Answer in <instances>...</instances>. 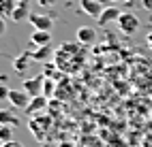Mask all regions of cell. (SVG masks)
I'll list each match as a JSON object with an SVG mask.
<instances>
[{
    "label": "cell",
    "mask_w": 152,
    "mask_h": 147,
    "mask_svg": "<svg viewBox=\"0 0 152 147\" xmlns=\"http://www.w3.org/2000/svg\"><path fill=\"white\" fill-rule=\"evenodd\" d=\"M2 147H24L19 141H9V143H2Z\"/></svg>",
    "instance_id": "cell-19"
},
{
    "label": "cell",
    "mask_w": 152,
    "mask_h": 147,
    "mask_svg": "<svg viewBox=\"0 0 152 147\" xmlns=\"http://www.w3.org/2000/svg\"><path fill=\"white\" fill-rule=\"evenodd\" d=\"M146 45L152 49V32H148V34H146Z\"/></svg>",
    "instance_id": "cell-23"
},
{
    "label": "cell",
    "mask_w": 152,
    "mask_h": 147,
    "mask_svg": "<svg viewBox=\"0 0 152 147\" xmlns=\"http://www.w3.org/2000/svg\"><path fill=\"white\" fill-rule=\"evenodd\" d=\"M43 81H45V75H39V77H32V79H26L22 85V90L30 96V98H34V96H41L43 94Z\"/></svg>",
    "instance_id": "cell-4"
},
{
    "label": "cell",
    "mask_w": 152,
    "mask_h": 147,
    "mask_svg": "<svg viewBox=\"0 0 152 147\" xmlns=\"http://www.w3.org/2000/svg\"><path fill=\"white\" fill-rule=\"evenodd\" d=\"M13 141V126H2L0 124V143Z\"/></svg>",
    "instance_id": "cell-16"
},
{
    "label": "cell",
    "mask_w": 152,
    "mask_h": 147,
    "mask_svg": "<svg viewBox=\"0 0 152 147\" xmlns=\"http://www.w3.org/2000/svg\"><path fill=\"white\" fill-rule=\"evenodd\" d=\"M129 4H135V2H141V0H126Z\"/></svg>",
    "instance_id": "cell-25"
},
{
    "label": "cell",
    "mask_w": 152,
    "mask_h": 147,
    "mask_svg": "<svg viewBox=\"0 0 152 147\" xmlns=\"http://www.w3.org/2000/svg\"><path fill=\"white\" fill-rule=\"evenodd\" d=\"M28 22H30V26H32L34 30L52 32V28H54V19L49 17V15H43V13H30Z\"/></svg>",
    "instance_id": "cell-3"
},
{
    "label": "cell",
    "mask_w": 152,
    "mask_h": 147,
    "mask_svg": "<svg viewBox=\"0 0 152 147\" xmlns=\"http://www.w3.org/2000/svg\"><path fill=\"white\" fill-rule=\"evenodd\" d=\"M109 2H114V4H116V2H126V0H109Z\"/></svg>",
    "instance_id": "cell-26"
},
{
    "label": "cell",
    "mask_w": 152,
    "mask_h": 147,
    "mask_svg": "<svg viewBox=\"0 0 152 147\" xmlns=\"http://www.w3.org/2000/svg\"><path fill=\"white\" fill-rule=\"evenodd\" d=\"M30 13H32V11H30V2H28V0H17L11 19H13V22H24V19L30 17Z\"/></svg>",
    "instance_id": "cell-8"
},
{
    "label": "cell",
    "mask_w": 152,
    "mask_h": 147,
    "mask_svg": "<svg viewBox=\"0 0 152 147\" xmlns=\"http://www.w3.org/2000/svg\"><path fill=\"white\" fill-rule=\"evenodd\" d=\"M0 147H2V143H0Z\"/></svg>",
    "instance_id": "cell-29"
},
{
    "label": "cell",
    "mask_w": 152,
    "mask_h": 147,
    "mask_svg": "<svg viewBox=\"0 0 152 147\" xmlns=\"http://www.w3.org/2000/svg\"><path fill=\"white\" fill-rule=\"evenodd\" d=\"M150 98H152V90H150Z\"/></svg>",
    "instance_id": "cell-28"
},
{
    "label": "cell",
    "mask_w": 152,
    "mask_h": 147,
    "mask_svg": "<svg viewBox=\"0 0 152 147\" xmlns=\"http://www.w3.org/2000/svg\"><path fill=\"white\" fill-rule=\"evenodd\" d=\"M96 41V30L90 26H79L77 28V43H82L84 47L86 45H92Z\"/></svg>",
    "instance_id": "cell-7"
},
{
    "label": "cell",
    "mask_w": 152,
    "mask_h": 147,
    "mask_svg": "<svg viewBox=\"0 0 152 147\" xmlns=\"http://www.w3.org/2000/svg\"><path fill=\"white\" fill-rule=\"evenodd\" d=\"M4 32H7V22H4V17H0V36Z\"/></svg>",
    "instance_id": "cell-20"
},
{
    "label": "cell",
    "mask_w": 152,
    "mask_h": 147,
    "mask_svg": "<svg viewBox=\"0 0 152 147\" xmlns=\"http://www.w3.org/2000/svg\"><path fill=\"white\" fill-rule=\"evenodd\" d=\"M9 92H11V87H9L7 83H0V102L9 100Z\"/></svg>",
    "instance_id": "cell-18"
},
{
    "label": "cell",
    "mask_w": 152,
    "mask_h": 147,
    "mask_svg": "<svg viewBox=\"0 0 152 147\" xmlns=\"http://www.w3.org/2000/svg\"><path fill=\"white\" fill-rule=\"evenodd\" d=\"M79 6H82V11L88 13L90 17L99 19L101 13H103V9H101V0H79Z\"/></svg>",
    "instance_id": "cell-9"
},
{
    "label": "cell",
    "mask_w": 152,
    "mask_h": 147,
    "mask_svg": "<svg viewBox=\"0 0 152 147\" xmlns=\"http://www.w3.org/2000/svg\"><path fill=\"white\" fill-rule=\"evenodd\" d=\"M0 124L2 126H19V120H17V115L11 111V109H0Z\"/></svg>",
    "instance_id": "cell-13"
},
{
    "label": "cell",
    "mask_w": 152,
    "mask_h": 147,
    "mask_svg": "<svg viewBox=\"0 0 152 147\" xmlns=\"http://www.w3.org/2000/svg\"><path fill=\"white\" fill-rule=\"evenodd\" d=\"M49 126H52V122H49V117H47V115H34V117H30L28 128H30V132H32L37 139H45V134H47V130H49Z\"/></svg>",
    "instance_id": "cell-1"
},
{
    "label": "cell",
    "mask_w": 152,
    "mask_h": 147,
    "mask_svg": "<svg viewBox=\"0 0 152 147\" xmlns=\"http://www.w3.org/2000/svg\"><path fill=\"white\" fill-rule=\"evenodd\" d=\"M30 55H32V60H37V62H47L49 58L54 55V49H52V45L37 47V51H30Z\"/></svg>",
    "instance_id": "cell-12"
},
{
    "label": "cell",
    "mask_w": 152,
    "mask_h": 147,
    "mask_svg": "<svg viewBox=\"0 0 152 147\" xmlns=\"http://www.w3.org/2000/svg\"><path fill=\"white\" fill-rule=\"evenodd\" d=\"M118 30L122 32V34H135L137 32V28H139V19L135 17V13H122L118 17Z\"/></svg>",
    "instance_id": "cell-2"
},
{
    "label": "cell",
    "mask_w": 152,
    "mask_h": 147,
    "mask_svg": "<svg viewBox=\"0 0 152 147\" xmlns=\"http://www.w3.org/2000/svg\"><path fill=\"white\" fill-rule=\"evenodd\" d=\"M9 102H11L15 109H26L30 102V96L24 90H11L9 92Z\"/></svg>",
    "instance_id": "cell-6"
},
{
    "label": "cell",
    "mask_w": 152,
    "mask_h": 147,
    "mask_svg": "<svg viewBox=\"0 0 152 147\" xmlns=\"http://www.w3.org/2000/svg\"><path fill=\"white\" fill-rule=\"evenodd\" d=\"M120 15H122V11H120L118 6H107V9H103V13H101V17L96 19V22H99L101 26H107V24H111V22H118Z\"/></svg>",
    "instance_id": "cell-10"
},
{
    "label": "cell",
    "mask_w": 152,
    "mask_h": 147,
    "mask_svg": "<svg viewBox=\"0 0 152 147\" xmlns=\"http://www.w3.org/2000/svg\"><path fill=\"white\" fill-rule=\"evenodd\" d=\"M17 0H0V17H11Z\"/></svg>",
    "instance_id": "cell-15"
},
{
    "label": "cell",
    "mask_w": 152,
    "mask_h": 147,
    "mask_svg": "<svg viewBox=\"0 0 152 147\" xmlns=\"http://www.w3.org/2000/svg\"><path fill=\"white\" fill-rule=\"evenodd\" d=\"M32 60V55H30V51H24L22 55H17L15 60H13V68H15V73H24L26 68H28V62Z\"/></svg>",
    "instance_id": "cell-14"
},
{
    "label": "cell",
    "mask_w": 152,
    "mask_h": 147,
    "mask_svg": "<svg viewBox=\"0 0 152 147\" xmlns=\"http://www.w3.org/2000/svg\"><path fill=\"white\" fill-rule=\"evenodd\" d=\"M54 94H56V83H54V79L45 77V81H43V96L49 98V96H54Z\"/></svg>",
    "instance_id": "cell-17"
},
{
    "label": "cell",
    "mask_w": 152,
    "mask_h": 147,
    "mask_svg": "<svg viewBox=\"0 0 152 147\" xmlns=\"http://www.w3.org/2000/svg\"><path fill=\"white\" fill-rule=\"evenodd\" d=\"M49 107V98H45L43 94L41 96H34V98H30V102H28V107H26V113L30 115V117H34V115H41L45 109Z\"/></svg>",
    "instance_id": "cell-5"
},
{
    "label": "cell",
    "mask_w": 152,
    "mask_h": 147,
    "mask_svg": "<svg viewBox=\"0 0 152 147\" xmlns=\"http://www.w3.org/2000/svg\"><path fill=\"white\" fill-rule=\"evenodd\" d=\"M141 6H144V9H152V0H141Z\"/></svg>",
    "instance_id": "cell-24"
},
{
    "label": "cell",
    "mask_w": 152,
    "mask_h": 147,
    "mask_svg": "<svg viewBox=\"0 0 152 147\" xmlns=\"http://www.w3.org/2000/svg\"><path fill=\"white\" fill-rule=\"evenodd\" d=\"M150 120H152V111H150Z\"/></svg>",
    "instance_id": "cell-27"
},
{
    "label": "cell",
    "mask_w": 152,
    "mask_h": 147,
    "mask_svg": "<svg viewBox=\"0 0 152 147\" xmlns=\"http://www.w3.org/2000/svg\"><path fill=\"white\" fill-rule=\"evenodd\" d=\"M37 2H39V4H41V6H49V4H54V2H56V0H37Z\"/></svg>",
    "instance_id": "cell-22"
},
{
    "label": "cell",
    "mask_w": 152,
    "mask_h": 147,
    "mask_svg": "<svg viewBox=\"0 0 152 147\" xmlns=\"http://www.w3.org/2000/svg\"><path fill=\"white\" fill-rule=\"evenodd\" d=\"M141 147H152V136H146V139L141 141Z\"/></svg>",
    "instance_id": "cell-21"
},
{
    "label": "cell",
    "mask_w": 152,
    "mask_h": 147,
    "mask_svg": "<svg viewBox=\"0 0 152 147\" xmlns=\"http://www.w3.org/2000/svg\"><path fill=\"white\" fill-rule=\"evenodd\" d=\"M30 43L34 47H45V45H52V32H45V30H34L30 34Z\"/></svg>",
    "instance_id": "cell-11"
}]
</instances>
